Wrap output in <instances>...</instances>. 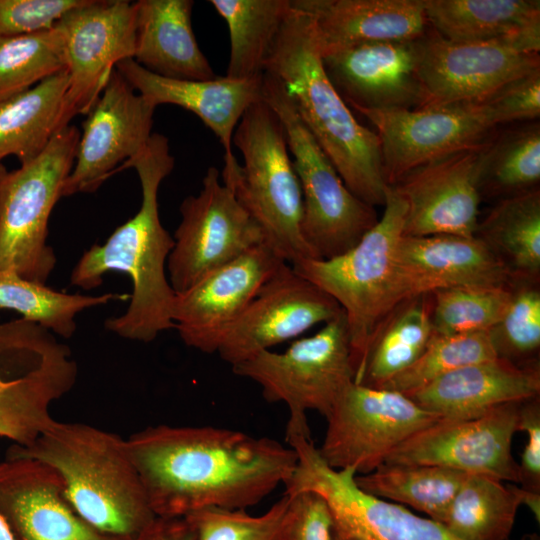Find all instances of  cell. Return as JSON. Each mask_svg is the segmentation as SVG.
Segmentation results:
<instances>
[{"instance_id": "d6986e66", "label": "cell", "mask_w": 540, "mask_h": 540, "mask_svg": "<svg viewBox=\"0 0 540 540\" xmlns=\"http://www.w3.org/2000/svg\"><path fill=\"white\" fill-rule=\"evenodd\" d=\"M75 383V366L65 351L15 342L0 324V437L32 444L54 420L52 403Z\"/></svg>"}, {"instance_id": "7dc6e473", "label": "cell", "mask_w": 540, "mask_h": 540, "mask_svg": "<svg viewBox=\"0 0 540 540\" xmlns=\"http://www.w3.org/2000/svg\"><path fill=\"white\" fill-rule=\"evenodd\" d=\"M137 540H197V535L185 517H158Z\"/></svg>"}, {"instance_id": "1f68e13d", "label": "cell", "mask_w": 540, "mask_h": 540, "mask_svg": "<svg viewBox=\"0 0 540 540\" xmlns=\"http://www.w3.org/2000/svg\"><path fill=\"white\" fill-rule=\"evenodd\" d=\"M524 498L520 487L468 474L441 524L460 540H508Z\"/></svg>"}, {"instance_id": "e575fe53", "label": "cell", "mask_w": 540, "mask_h": 540, "mask_svg": "<svg viewBox=\"0 0 540 540\" xmlns=\"http://www.w3.org/2000/svg\"><path fill=\"white\" fill-rule=\"evenodd\" d=\"M477 232L513 276L536 277L540 271L539 188L502 198Z\"/></svg>"}, {"instance_id": "cb8c5ba5", "label": "cell", "mask_w": 540, "mask_h": 540, "mask_svg": "<svg viewBox=\"0 0 540 540\" xmlns=\"http://www.w3.org/2000/svg\"><path fill=\"white\" fill-rule=\"evenodd\" d=\"M396 264L405 301L449 288L508 287L513 277L504 261L477 235L402 236Z\"/></svg>"}, {"instance_id": "f35d334b", "label": "cell", "mask_w": 540, "mask_h": 540, "mask_svg": "<svg viewBox=\"0 0 540 540\" xmlns=\"http://www.w3.org/2000/svg\"><path fill=\"white\" fill-rule=\"evenodd\" d=\"M496 357L490 331L433 333L420 357L379 388L409 394L456 369Z\"/></svg>"}, {"instance_id": "4dcf8cb0", "label": "cell", "mask_w": 540, "mask_h": 540, "mask_svg": "<svg viewBox=\"0 0 540 540\" xmlns=\"http://www.w3.org/2000/svg\"><path fill=\"white\" fill-rule=\"evenodd\" d=\"M229 31L227 77L245 80L265 73L279 33L292 11V0H210Z\"/></svg>"}, {"instance_id": "7a4b0ae2", "label": "cell", "mask_w": 540, "mask_h": 540, "mask_svg": "<svg viewBox=\"0 0 540 540\" xmlns=\"http://www.w3.org/2000/svg\"><path fill=\"white\" fill-rule=\"evenodd\" d=\"M174 164L167 137L152 133L144 149L117 171L136 170L142 192L139 210L103 244L85 251L71 273V284L85 290L99 287L104 274L111 271L130 277L132 294L126 311L105 321L109 331L129 340L148 343L174 329L176 293L166 274L174 238L161 223L158 204L160 184Z\"/></svg>"}, {"instance_id": "7402d4cb", "label": "cell", "mask_w": 540, "mask_h": 540, "mask_svg": "<svg viewBox=\"0 0 540 540\" xmlns=\"http://www.w3.org/2000/svg\"><path fill=\"white\" fill-rule=\"evenodd\" d=\"M418 39L352 46L321 56L323 66L350 108H422L427 95L418 74Z\"/></svg>"}, {"instance_id": "b9f144b4", "label": "cell", "mask_w": 540, "mask_h": 540, "mask_svg": "<svg viewBox=\"0 0 540 540\" xmlns=\"http://www.w3.org/2000/svg\"><path fill=\"white\" fill-rule=\"evenodd\" d=\"M497 356L515 364H530L528 357L540 346V292L532 286L511 290L509 303L490 331Z\"/></svg>"}, {"instance_id": "8d00e7d4", "label": "cell", "mask_w": 540, "mask_h": 540, "mask_svg": "<svg viewBox=\"0 0 540 540\" xmlns=\"http://www.w3.org/2000/svg\"><path fill=\"white\" fill-rule=\"evenodd\" d=\"M128 297L114 293L69 294L25 279L14 271L0 270V309L16 311L22 319L63 338H70L75 333V318L80 312Z\"/></svg>"}, {"instance_id": "d590c367", "label": "cell", "mask_w": 540, "mask_h": 540, "mask_svg": "<svg viewBox=\"0 0 540 540\" xmlns=\"http://www.w3.org/2000/svg\"><path fill=\"white\" fill-rule=\"evenodd\" d=\"M433 333L430 294L402 303L373 341L356 383L379 388L420 357Z\"/></svg>"}, {"instance_id": "d6a6232c", "label": "cell", "mask_w": 540, "mask_h": 540, "mask_svg": "<svg viewBox=\"0 0 540 540\" xmlns=\"http://www.w3.org/2000/svg\"><path fill=\"white\" fill-rule=\"evenodd\" d=\"M480 195L503 198L538 188L540 123L538 120L497 130L481 148L476 166Z\"/></svg>"}, {"instance_id": "7c38bea8", "label": "cell", "mask_w": 540, "mask_h": 540, "mask_svg": "<svg viewBox=\"0 0 540 540\" xmlns=\"http://www.w3.org/2000/svg\"><path fill=\"white\" fill-rule=\"evenodd\" d=\"M439 419L403 393L352 382L327 415L317 449L331 468L367 474L402 442Z\"/></svg>"}, {"instance_id": "d4e9b609", "label": "cell", "mask_w": 540, "mask_h": 540, "mask_svg": "<svg viewBox=\"0 0 540 540\" xmlns=\"http://www.w3.org/2000/svg\"><path fill=\"white\" fill-rule=\"evenodd\" d=\"M116 70L155 107L173 104L194 113L216 135L224 150V169L230 174L239 163L232 150L234 131L245 111L262 98V77L182 80L154 74L129 58Z\"/></svg>"}, {"instance_id": "4316f807", "label": "cell", "mask_w": 540, "mask_h": 540, "mask_svg": "<svg viewBox=\"0 0 540 540\" xmlns=\"http://www.w3.org/2000/svg\"><path fill=\"white\" fill-rule=\"evenodd\" d=\"M539 393L536 362L518 365L496 357L456 369L405 395L439 418L463 419Z\"/></svg>"}, {"instance_id": "3957f363", "label": "cell", "mask_w": 540, "mask_h": 540, "mask_svg": "<svg viewBox=\"0 0 540 540\" xmlns=\"http://www.w3.org/2000/svg\"><path fill=\"white\" fill-rule=\"evenodd\" d=\"M265 72L286 86L305 126L345 186L373 207L384 205L389 185L379 137L358 122L328 78L311 18L293 4Z\"/></svg>"}, {"instance_id": "277c9868", "label": "cell", "mask_w": 540, "mask_h": 540, "mask_svg": "<svg viewBox=\"0 0 540 540\" xmlns=\"http://www.w3.org/2000/svg\"><path fill=\"white\" fill-rule=\"evenodd\" d=\"M6 455L36 459L62 480L76 512L104 533L136 539L158 518L120 435L81 422L56 421L29 446Z\"/></svg>"}, {"instance_id": "f546056e", "label": "cell", "mask_w": 540, "mask_h": 540, "mask_svg": "<svg viewBox=\"0 0 540 540\" xmlns=\"http://www.w3.org/2000/svg\"><path fill=\"white\" fill-rule=\"evenodd\" d=\"M431 29L452 42L503 38L540 25L539 0H424Z\"/></svg>"}, {"instance_id": "c3c4849f", "label": "cell", "mask_w": 540, "mask_h": 540, "mask_svg": "<svg viewBox=\"0 0 540 540\" xmlns=\"http://www.w3.org/2000/svg\"><path fill=\"white\" fill-rule=\"evenodd\" d=\"M0 540H16L6 519L0 513Z\"/></svg>"}, {"instance_id": "f1b7e54d", "label": "cell", "mask_w": 540, "mask_h": 540, "mask_svg": "<svg viewBox=\"0 0 540 540\" xmlns=\"http://www.w3.org/2000/svg\"><path fill=\"white\" fill-rule=\"evenodd\" d=\"M67 70L0 100V163L15 156L20 164L39 156L52 138L69 125Z\"/></svg>"}, {"instance_id": "ab89813d", "label": "cell", "mask_w": 540, "mask_h": 540, "mask_svg": "<svg viewBox=\"0 0 540 540\" xmlns=\"http://www.w3.org/2000/svg\"><path fill=\"white\" fill-rule=\"evenodd\" d=\"M430 296L433 332L452 335L491 331L509 303L511 289L458 287L438 290Z\"/></svg>"}, {"instance_id": "9c48e42d", "label": "cell", "mask_w": 540, "mask_h": 540, "mask_svg": "<svg viewBox=\"0 0 540 540\" xmlns=\"http://www.w3.org/2000/svg\"><path fill=\"white\" fill-rule=\"evenodd\" d=\"M80 131L62 128L33 160L0 181V270L46 284L56 265L47 243L52 210L75 161Z\"/></svg>"}, {"instance_id": "74e56055", "label": "cell", "mask_w": 540, "mask_h": 540, "mask_svg": "<svg viewBox=\"0 0 540 540\" xmlns=\"http://www.w3.org/2000/svg\"><path fill=\"white\" fill-rule=\"evenodd\" d=\"M66 70L63 34L50 30L0 36V100Z\"/></svg>"}, {"instance_id": "bcb514c9", "label": "cell", "mask_w": 540, "mask_h": 540, "mask_svg": "<svg viewBox=\"0 0 540 540\" xmlns=\"http://www.w3.org/2000/svg\"><path fill=\"white\" fill-rule=\"evenodd\" d=\"M517 431H523L527 440L522 451L519 483L526 493L540 494V400L539 395L520 403Z\"/></svg>"}, {"instance_id": "681fc988", "label": "cell", "mask_w": 540, "mask_h": 540, "mask_svg": "<svg viewBox=\"0 0 540 540\" xmlns=\"http://www.w3.org/2000/svg\"><path fill=\"white\" fill-rule=\"evenodd\" d=\"M521 540H539V537L537 534H529L525 535Z\"/></svg>"}, {"instance_id": "484cf974", "label": "cell", "mask_w": 540, "mask_h": 540, "mask_svg": "<svg viewBox=\"0 0 540 540\" xmlns=\"http://www.w3.org/2000/svg\"><path fill=\"white\" fill-rule=\"evenodd\" d=\"M312 21L320 55L352 46L414 40L430 28L424 0H292Z\"/></svg>"}, {"instance_id": "e0dca14e", "label": "cell", "mask_w": 540, "mask_h": 540, "mask_svg": "<svg viewBox=\"0 0 540 540\" xmlns=\"http://www.w3.org/2000/svg\"><path fill=\"white\" fill-rule=\"evenodd\" d=\"M155 109L115 69L82 123L74 165L62 197L96 191L138 155L152 135Z\"/></svg>"}, {"instance_id": "52a82bcc", "label": "cell", "mask_w": 540, "mask_h": 540, "mask_svg": "<svg viewBox=\"0 0 540 540\" xmlns=\"http://www.w3.org/2000/svg\"><path fill=\"white\" fill-rule=\"evenodd\" d=\"M262 98L279 117L298 176L303 216L301 234L315 259H329L354 247L377 223L373 206L356 197L301 119L283 82L265 72Z\"/></svg>"}, {"instance_id": "603a6c76", "label": "cell", "mask_w": 540, "mask_h": 540, "mask_svg": "<svg viewBox=\"0 0 540 540\" xmlns=\"http://www.w3.org/2000/svg\"><path fill=\"white\" fill-rule=\"evenodd\" d=\"M0 513L16 540H137L99 531L67 500L61 478L36 459L0 462Z\"/></svg>"}, {"instance_id": "9a60e30c", "label": "cell", "mask_w": 540, "mask_h": 540, "mask_svg": "<svg viewBox=\"0 0 540 540\" xmlns=\"http://www.w3.org/2000/svg\"><path fill=\"white\" fill-rule=\"evenodd\" d=\"M520 403L503 404L470 418H440L402 442L384 463L441 466L519 483L512 441Z\"/></svg>"}, {"instance_id": "30bf717a", "label": "cell", "mask_w": 540, "mask_h": 540, "mask_svg": "<svg viewBox=\"0 0 540 540\" xmlns=\"http://www.w3.org/2000/svg\"><path fill=\"white\" fill-rule=\"evenodd\" d=\"M417 48L425 107L478 101L540 70V25L481 42H452L429 28Z\"/></svg>"}, {"instance_id": "f6af8a7d", "label": "cell", "mask_w": 540, "mask_h": 540, "mask_svg": "<svg viewBox=\"0 0 540 540\" xmlns=\"http://www.w3.org/2000/svg\"><path fill=\"white\" fill-rule=\"evenodd\" d=\"M504 124L538 120L540 70L512 81L489 96Z\"/></svg>"}, {"instance_id": "8992f818", "label": "cell", "mask_w": 540, "mask_h": 540, "mask_svg": "<svg viewBox=\"0 0 540 540\" xmlns=\"http://www.w3.org/2000/svg\"><path fill=\"white\" fill-rule=\"evenodd\" d=\"M232 143L243 163L221 176L223 183L260 226L266 244L290 265L315 259L301 234L303 197L284 128L263 98L245 111Z\"/></svg>"}, {"instance_id": "ba28073f", "label": "cell", "mask_w": 540, "mask_h": 540, "mask_svg": "<svg viewBox=\"0 0 540 540\" xmlns=\"http://www.w3.org/2000/svg\"><path fill=\"white\" fill-rule=\"evenodd\" d=\"M231 367L236 375L259 385L268 402L287 405L286 440L311 438L307 411L326 418L342 391L355 380L345 314L314 335L294 341L283 352L261 351Z\"/></svg>"}, {"instance_id": "836d02e7", "label": "cell", "mask_w": 540, "mask_h": 540, "mask_svg": "<svg viewBox=\"0 0 540 540\" xmlns=\"http://www.w3.org/2000/svg\"><path fill=\"white\" fill-rule=\"evenodd\" d=\"M467 475L441 466L383 463L356 475L355 481L368 494L410 506L441 523Z\"/></svg>"}, {"instance_id": "4fadbf2b", "label": "cell", "mask_w": 540, "mask_h": 540, "mask_svg": "<svg viewBox=\"0 0 540 540\" xmlns=\"http://www.w3.org/2000/svg\"><path fill=\"white\" fill-rule=\"evenodd\" d=\"M354 110L376 128L389 186L431 160L485 144L503 124L488 98L412 110Z\"/></svg>"}, {"instance_id": "83f0119b", "label": "cell", "mask_w": 540, "mask_h": 540, "mask_svg": "<svg viewBox=\"0 0 540 540\" xmlns=\"http://www.w3.org/2000/svg\"><path fill=\"white\" fill-rule=\"evenodd\" d=\"M192 0H139L133 59L146 70L171 79L217 77L192 28Z\"/></svg>"}, {"instance_id": "8fae6325", "label": "cell", "mask_w": 540, "mask_h": 540, "mask_svg": "<svg viewBox=\"0 0 540 540\" xmlns=\"http://www.w3.org/2000/svg\"><path fill=\"white\" fill-rule=\"evenodd\" d=\"M286 442L296 451L297 463L284 493L321 495L333 517L334 540H460L441 523L363 491L356 472L328 466L311 438L297 436Z\"/></svg>"}, {"instance_id": "44dd1931", "label": "cell", "mask_w": 540, "mask_h": 540, "mask_svg": "<svg viewBox=\"0 0 540 540\" xmlns=\"http://www.w3.org/2000/svg\"><path fill=\"white\" fill-rule=\"evenodd\" d=\"M485 144L431 160L391 186L406 203L403 236L477 235L476 166Z\"/></svg>"}, {"instance_id": "ac0fdd59", "label": "cell", "mask_w": 540, "mask_h": 540, "mask_svg": "<svg viewBox=\"0 0 540 540\" xmlns=\"http://www.w3.org/2000/svg\"><path fill=\"white\" fill-rule=\"evenodd\" d=\"M342 312L331 296L285 262L225 332L217 353L234 366L317 324H326Z\"/></svg>"}, {"instance_id": "ffe728a7", "label": "cell", "mask_w": 540, "mask_h": 540, "mask_svg": "<svg viewBox=\"0 0 540 540\" xmlns=\"http://www.w3.org/2000/svg\"><path fill=\"white\" fill-rule=\"evenodd\" d=\"M285 262L262 243L176 293L172 320L182 341L203 353H217L225 332Z\"/></svg>"}, {"instance_id": "ee69618b", "label": "cell", "mask_w": 540, "mask_h": 540, "mask_svg": "<svg viewBox=\"0 0 540 540\" xmlns=\"http://www.w3.org/2000/svg\"><path fill=\"white\" fill-rule=\"evenodd\" d=\"M290 497L282 540H334V524L325 499L313 491Z\"/></svg>"}, {"instance_id": "60d3db41", "label": "cell", "mask_w": 540, "mask_h": 540, "mask_svg": "<svg viewBox=\"0 0 540 540\" xmlns=\"http://www.w3.org/2000/svg\"><path fill=\"white\" fill-rule=\"evenodd\" d=\"M289 502L290 497L284 493L260 515L246 510L206 508L185 518L193 526L197 540H282Z\"/></svg>"}, {"instance_id": "5bb4252c", "label": "cell", "mask_w": 540, "mask_h": 540, "mask_svg": "<svg viewBox=\"0 0 540 540\" xmlns=\"http://www.w3.org/2000/svg\"><path fill=\"white\" fill-rule=\"evenodd\" d=\"M181 221L167 272L175 293H181L214 269L265 242L262 229L241 205L233 189L209 167L197 195L180 205Z\"/></svg>"}, {"instance_id": "6da1fadb", "label": "cell", "mask_w": 540, "mask_h": 540, "mask_svg": "<svg viewBox=\"0 0 540 540\" xmlns=\"http://www.w3.org/2000/svg\"><path fill=\"white\" fill-rule=\"evenodd\" d=\"M157 517L246 510L291 477L296 451L269 437L213 426L159 424L127 439Z\"/></svg>"}, {"instance_id": "f907efd6", "label": "cell", "mask_w": 540, "mask_h": 540, "mask_svg": "<svg viewBox=\"0 0 540 540\" xmlns=\"http://www.w3.org/2000/svg\"><path fill=\"white\" fill-rule=\"evenodd\" d=\"M6 172H7V170H6L5 166L2 163H0V181L3 178V176L5 175Z\"/></svg>"}, {"instance_id": "2e32d148", "label": "cell", "mask_w": 540, "mask_h": 540, "mask_svg": "<svg viewBox=\"0 0 540 540\" xmlns=\"http://www.w3.org/2000/svg\"><path fill=\"white\" fill-rule=\"evenodd\" d=\"M62 31L69 86V121L87 114L119 62L134 57L136 6L128 0H85L57 23Z\"/></svg>"}, {"instance_id": "7bdbcfd3", "label": "cell", "mask_w": 540, "mask_h": 540, "mask_svg": "<svg viewBox=\"0 0 540 540\" xmlns=\"http://www.w3.org/2000/svg\"><path fill=\"white\" fill-rule=\"evenodd\" d=\"M85 0H0V36L50 30Z\"/></svg>"}, {"instance_id": "5b68a950", "label": "cell", "mask_w": 540, "mask_h": 540, "mask_svg": "<svg viewBox=\"0 0 540 540\" xmlns=\"http://www.w3.org/2000/svg\"><path fill=\"white\" fill-rule=\"evenodd\" d=\"M377 223L347 252L329 259H303L293 265L302 277L331 296L347 321L355 380L370 347L392 313L404 302L396 264L406 203L391 187Z\"/></svg>"}]
</instances>
